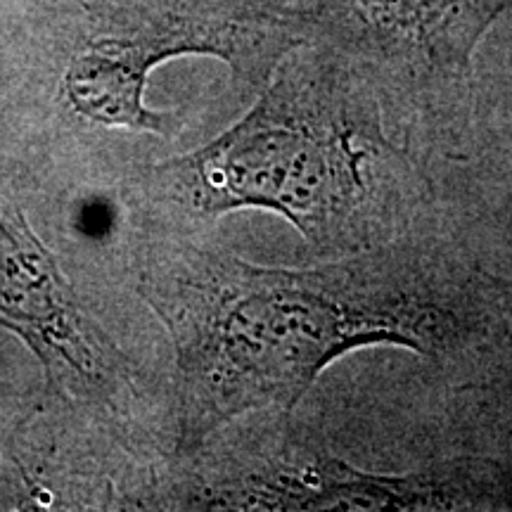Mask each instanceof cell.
<instances>
[{"label": "cell", "instance_id": "1", "mask_svg": "<svg viewBox=\"0 0 512 512\" xmlns=\"http://www.w3.org/2000/svg\"><path fill=\"white\" fill-rule=\"evenodd\" d=\"M138 294L174 342L181 456L247 415L292 411L356 349L389 344L446 363L512 347L508 278L427 223L306 268L195 242L162 247Z\"/></svg>", "mask_w": 512, "mask_h": 512}, {"label": "cell", "instance_id": "2", "mask_svg": "<svg viewBox=\"0 0 512 512\" xmlns=\"http://www.w3.org/2000/svg\"><path fill=\"white\" fill-rule=\"evenodd\" d=\"M366 76L328 46L283 57L252 107L211 143L147 171V195L192 223L254 209L318 256L366 252L425 226L432 183L387 131Z\"/></svg>", "mask_w": 512, "mask_h": 512}, {"label": "cell", "instance_id": "3", "mask_svg": "<svg viewBox=\"0 0 512 512\" xmlns=\"http://www.w3.org/2000/svg\"><path fill=\"white\" fill-rule=\"evenodd\" d=\"M62 76L76 117L112 131L171 138L174 112L145 105L150 72L171 57L209 55L254 95L283 57L309 41V8L280 0H93Z\"/></svg>", "mask_w": 512, "mask_h": 512}, {"label": "cell", "instance_id": "4", "mask_svg": "<svg viewBox=\"0 0 512 512\" xmlns=\"http://www.w3.org/2000/svg\"><path fill=\"white\" fill-rule=\"evenodd\" d=\"M190 496L211 510H512V463L456 456L408 472L339 458L290 411L247 415ZM192 503V505H195Z\"/></svg>", "mask_w": 512, "mask_h": 512}, {"label": "cell", "instance_id": "5", "mask_svg": "<svg viewBox=\"0 0 512 512\" xmlns=\"http://www.w3.org/2000/svg\"><path fill=\"white\" fill-rule=\"evenodd\" d=\"M512 0H311L309 41L354 64L384 112L418 128H456L475 53Z\"/></svg>", "mask_w": 512, "mask_h": 512}, {"label": "cell", "instance_id": "6", "mask_svg": "<svg viewBox=\"0 0 512 512\" xmlns=\"http://www.w3.org/2000/svg\"><path fill=\"white\" fill-rule=\"evenodd\" d=\"M508 297H510V325H512V278H508Z\"/></svg>", "mask_w": 512, "mask_h": 512}]
</instances>
